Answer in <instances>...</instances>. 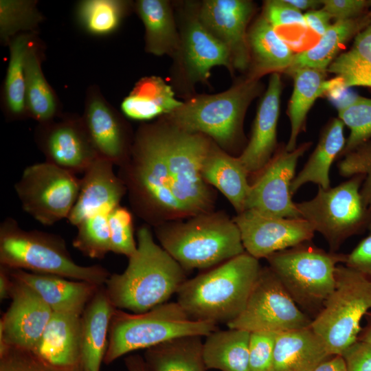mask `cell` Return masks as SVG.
Here are the masks:
<instances>
[{
    "mask_svg": "<svg viewBox=\"0 0 371 371\" xmlns=\"http://www.w3.org/2000/svg\"><path fill=\"white\" fill-rule=\"evenodd\" d=\"M358 339L371 343V313L368 314L367 322L364 327L362 328Z\"/></svg>",
    "mask_w": 371,
    "mask_h": 371,
    "instance_id": "55",
    "label": "cell"
},
{
    "mask_svg": "<svg viewBox=\"0 0 371 371\" xmlns=\"http://www.w3.org/2000/svg\"><path fill=\"white\" fill-rule=\"evenodd\" d=\"M261 15L276 31L280 27L292 25L304 30L308 28L304 14L285 0L265 1Z\"/></svg>",
    "mask_w": 371,
    "mask_h": 371,
    "instance_id": "46",
    "label": "cell"
},
{
    "mask_svg": "<svg viewBox=\"0 0 371 371\" xmlns=\"http://www.w3.org/2000/svg\"><path fill=\"white\" fill-rule=\"evenodd\" d=\"M0 265L10 269L61 276L104 285L109 271L101 265L82 266L71 258L60 236L25 230L12 217L0 225Z\"/></svg>",
    "mask_w": 371,
    "mask_h": 371,
    "instance_id": "3",
    "label": "cell"
},
{
    "mask_svg": "<svg viewBox=\"0 0 371 371\" xmlns=\"http://www.w3.org/2000/svg\"><path fill=\"white\" fill-rule=\"evenodd\" d=\"M326 71L336 75L341 89L371 87V23L356 35L351 48L338 55Z\"/></svg>",
    "mask_w": 371,
    "mask_h": 371,
    "instance_id": "38",
    "label": "cell"
},
{
    "mask_svg": "<svg viewBox=\"0 0 371 371\" xmlns=\"http://www.w3.org/2000/svg\"><path fill=\"white\" fill-rule=\"evenodd\" d=\"M183 102L175 96L171 87L157 76L140 79L123 100L121 109L128 117L147 120L161 115L170 114Z\"/></svg>",
    "mask_w": 371,
    "mask_h": 371,
    "instance_id": "34",
    "label": "cell"
},
{
    "mask_svg": "<svg viewBox=\"0 0 371 371\" xmlns=\"http://www.w3.org/2000/svg\"><path fill=\"white\" fill-rule=\"evenodd\" d=\"M48 363L63 369L81 366V316L53 313L32 350Z\"/></svg>",
    "mask_w": 371,
    "mask_h": 371,
    "instance_id": "23",
    "label": "cell"
},
{
    "mask_svg": "<svg viewBox=\"0 0 371 371\" xmlns=\"http://www.w3.org/2000/svg\"><path fill=\"white\" fill-rule=\"evenodd\" d=\"M311 146V142H305L293 151L284 146L273 154L250 184L245 210L280 218H302L292 200L291 185L299 159Z\"/></svg>",
    "mask_w": 371,
    "mask_h": 371,
    "instance_id": "13",
    "label": "cell"
},
{
    "mask_svg": "<svg viewBox=\"0 0 371 371\" xmlns=\"http://www.w3.org/2000/svg\"><path fill=\"white\" fill-rule=\"evenodd\" d=\"M314 371H346L341 355H333L320 363Z\"/></svg>",
    "mask_w": 371,
    "mask_h": 371,
    "instance_id": "51",
    "label": "cell"
},
{
    "mask_svg": "<svg viewBox=\"0 0 371 371\" xmlns=\"http://www.w3.org/2000/svg\"><path fill=\"white\" fill-rule=\"evenodd\" d=\"M346 254L326 251L309 242L279 251L266 258L269 267L296 304L315 316L335 284L337 267Z\"/></svg>",
    "mask_w": 371,
    "mask_h": 371,
    "instance_id": "7",
    "label": "cell"
},
{
    "mask_svg": "<svg viewBox=\"0 0 371 371\" xmlns=\"http://www.w3.org/2000/svg\"><path fill=\"white\" fill-rule=\"evenodd\" d=\"M346 371H371V343L357 339L341 355Z\"/></svg>",
    "mask_w": 371,
    "mask_h": 371,
    "instance_id": "47",
    "label": "cell"
},
{
    "mask_svg": "<svg viewBox=\"0 0 371 371\" xmlns=\"http://www.w3.org/2000/svg\"><path fill=\"white\" fill-rule=\"evenodd\" d=\"M261 269L258 260L245 252L186 280L177 302L194 319L227 324L244 309Z\"/></svg>",
    "mask_w": 371,
    "mask_h": 371,
    "instance_id": "2",
    "label": "cell"
},
{
    "mask_svg": "<svg viewBox=\"0 0 371 371\" xmlns=\"http://www.w3.org/2000/svg\"><path fill=\"white\" fill-rule=\"evenodd\" d=\"M363 175H355L333 188L318 187L310 200L295 203L301 217L337 252L349 238L368 229L370 213L360 192Z\"/></svg>",
    "mask_w": 371,
    "mask_h": 371,
    "instance_id": "9",
    "label": "cell"
},
{
    "mask_svg": "<svg viewBox=\"0 0 371 371\" xmlns=\"http://www.w3.org/2000/svg\"><path fill=\"white\" fill-rule=\"evenodd\" d=\"M344 265L359 271L371 281V234L346 254Z\"/></svg>",
    "mask_w": 371,
    "mask_h": 371,
    "instance_id": "49",
    "label": "cell"
},
{
    "mask_svg": "<svg viewBox=\"0 0 371 371\" xmlns=\"http://www.w3.org/2000/svg\"><path fill=\"white\" fill-rule=\"evenodd\" d=\"M304 20L308 27L313 30L319 36H322L330 26L331 15L323 8L312 10L304 14Z\"/></svg>",
    "mask_w": 371,
    "mask_h": 371,
    "instance_id": "50",
    "label": "cell"
},
{
    "mask_svg": "<svg viewBox=\"0 0 371 371\" xmlns=\"http://www.w3.org/2000/svg\"><path fill=\"white\" fill-rule=\"evenodd\" d=\"M260 89L258 80L248 77L225 91L193 97L165 117L172 126L227 148L242 135L246 110Z\"/></svg>",
    "mask_w": 371,
    "mask_h": 371,
    "instance_id": "6",
    "label": "cell"
},
{
    "mask_svg": "<svg viewBox=\"0 0 371 371\" xmlns=\"http://www.w3.org/2000/svg\"><path fill=\"white\" fill-rule=\"evenodd\" d=\"M155 233L161 247L185 270L214 267L245 252L236 224L221 213L156 225Z\"/></svg>",
    "mask_w": 371,
    "mask_h": 371,
    "instance_id": "4",
    "label": "cell"
},
{
    "mask_svg": "<svg viewBox=\"0 0 371 371\" xmlns=\"http://www.w3.org/2000/svg\"><path fill=\"white\" fill-rule=\"evenodd\" d=\"M254 8L247 0H207L197 11L203 26L228 49L233 68L249 67L247 27Z\"/></svg>",
    "mask_w": 371,
    "mask_h": 371,
    "instance_id": "18",
    "label": "cell"
},
{
    "mask_svg": "<svg viewBox=\"0 0 371 371\" xmlns=\"http://www.w3.org/2000/svg\"><path fill=\"white\" fill-rule=\"evenodd\" d=\"M281 91L280 76L277 72L272 73L259 104L249 143L238 157L249 174L260 171L273 155Z\"/></svg>",
    "mask_w": 371,
    "mask_h": 371,
    "instance_id": "21",
    "label": "cell"
},
{
    "mask_svg": "<svg viewBox=\"0 0 371 371\" xmlns=\"http://www.w3.org/2000/svg\"><path fill=\"white\" fill-rule=\"evenodd\" d=\"M80 186L76 174L44 161L26 167L14 189L23 210L49 226L68 218Z\"/></svg>",
    "mask_w": 371,
    "mask_h": 371,
    "instance_id": "11",
    "label": "cell"
},
{
    "mask_svg": "<svg viewBox=\"0 0 371 371\" xmlns=\"http://www.w3.org/2000/svg\"><path fill=\"white\" fill-rule=\"evenodd\" d=\"M331 356L310 326L277 333L271 371H314Z\"/></svg>",
    "mask_w": 371,
    "mask_h": 371,
    "instance_id": "25",
    "label": "cell"
},
{
    "mask_svg": "<svg viewBox=\"0 0 371 371\" xmlns=\"http://www.w3.org/2000/svg\"><path fill=\"white\" fill-rule=\"evenodd\" d=\"M0 371H83L55 367L30 350L0 346Z\"/></svg>",
    "mask_w": 371,
    "mask_h": 371,
    "instance_id": "44",
    "label": "cell"
},
{
    "mask_svg": "<svg viewBox=\"0 0 371 371\" xmlns=\"http://www.w3.org/2000/svg\"><path fill=\"white\" fill-rule=\"evenodd\" d=\"M370 23L371 13L354 19L337 20L320 36L316 45L295 54L290 67L284 72L302 68L326 71L341 47Z\"/></svg>",
    "mask_w": 371,
    "mask_h": 371,
    "instance_id": "30",
    "label": "cell"
},
{
    "mask_svg": "<svg viewBox=\"0 0 371 371\" xmlns=\"http://www.w3.org/2000/svg\"><path fill=\"white\" fill-rule=\"evenodd\" d=\"M175 57L190 83L205 81L216 66L234 69L227 48L203 26L197 12L184 21Z\"/></svg>",
    "mask_w": 371,
    "mask_h": 371,
    "instance_id": "19",
    "label": "cell"
},
{
    "mask_svg": "<svg viewBox=\"0 0 371 371\" xmlns=\"http://www.w3.org/2000/svg\"><path fill=\"white\" fill-rule=\"evenodd\" d=\"M113 164L97 157L80 179L78 199L67 218L77 226L86 218L100 212H111L120 205L126 188L113 170Z\"/></svg>",
    "mask_w": 371,
    "mask_h": 371,
    "instance_id": "20",
    "label": "cell"
},
{
    "mask_svg": "<svg viewBox=\"0 0 371 371\" xmlns=\"http://www.w3.org/2000/svg\"><path fill=\"white\" fill-rule=\"evenodd\" d=\"M338 116L350 130L345 146L339 157L371 140V99L355 97L337 108Z\"/></svg>",
    "mask_w": 371,
    "mask_h": 371,
    "instance_id": "40",
    "label": "cell"
},
{
    "mask_svg": "<svg viewBox=\"0 0 371 371\" xmlns=\"http://www.w3.org/2000/svg\"><path fill=\"white\" fill-rule=\"evenodd\" d=\"M128 371H146L144 358L139 355H132L124 359Z\"/></svg>",
    "mask_w": 371,
    "mask_h": 371,
    "instance_id": "53",
    "label": "cell"
},
{
    "mask_svg": "<svg viewBox=\"0 0 371 371\" xmlns=\"http://www.w3.org/2000/svg\"><path fill=\"white\" fill-rule=\"evenodd\" d=\"M250 332L230 328L212 332L203 343V355L207 369L221 371H250Z\"/></svg>",
    "mask_w": 371,
    "mask_h": 371,
    "instance_id": "36",
    "label": "cell"
},
{
    "mask_svg": "<svg viewBox=\"0 0 371 371\" xmlns=\"http://www.w3.org/2000/svg\"><path fill=\"white\" fill-rule=\"evenodd\" d=\"M323 9L337 20L359 17L370 5L366 0H322Z\"/></svg>",
    "mask_w": 371,
    "mask_h": 371,
    "instance_id": "48",
    "label": "cell"
},
{
    "mask_svg": "<svg viewBox=\"0 0 371 371\" xmlns=\"http://www.w3.org/2000/svg\"><path fill=\"white\" fill-rule=\"evenodd\" d=\"M337 168L339 175L344 177L359 175L365 176L360 192L371 216V140L344 155L339 161ZM368 230L371 232V218Z\"/></svg>",
    "mask_w": 371,
    "mask_h": 371,
    "instance_id": "42",
    "label": "cell"
},
{
    "mask_svg": "<svg viewBox=\"0 0 371 371\" xmlns=\"http://www.w3.org/2000/svg\"><path fill=\"white\" fill-rule=\"evenodd\" d=\"M250 54L249 78L258 79L267 73L285 71L294 53L278 32L260 15L247 34Z\"/></svg>",
    "mask_w": 371,
    "mask_h": 371,
    "instance_id": "28",
    "label": "cell"
},
{
    "mask_svg": "<svg viewBox=\"0 0 371 371\" xmlns=\"http://www.w3.org/2000/svg\"><path fill=\"white\" fill-rule=\"evenodd\" d=\"M277 333H250L249 364L250 371H271Z\"/></svg>",
    "mask_w": 371,
    "mask_h": 371,
    "instance_id": "45",
    "label": "cell"
},
{
    "mask_svg": "<svg viewBox=\"0 0 371 371\" xmlns=\"http://www.w3.org/2000/svg\"><path fill=\"white\" fill-rule=\"evenodd\" d=\"M171 192L180 216L209 212L212 195L201 169L212 139L161 123Z\"/></svg>",
    "mask_w": 371,
    "mask_h": 371,
    "instance_id": "10",
    "label": "cell"
},
{
    "mask_svg": "<svg viewBox=\"0 0 371 371\" xmlns=\"http://www.w3.org/2000/svg\"><path fill=\"white\" fill-rule=\"evenodd\" d=\"M201 172L204 181L221 191L238 214L245 210L249 173L238 157L229 155L212 141Z\"/></svg>",
    "mask_w": 371,
    "mask_h": 371,
    "instance_id": "26",
    "label": "cell"
},
{
    "mask_svg": "<svg viewBox=\"0 0 371 371\" xmlns=\"http://www.w3.org/2000/svg\"><path fill=\"white\" fill-rule=\"evenodd\" d=\"M134 10L145 28V50L155 56L177 54L180 44L174 16L169 1L138 0Z\"/></svg>",
    "mask_w": 371,
    "mask_h": 371,
    "instance_id": "32",
    "label": "cell"
},
{
    "mask_svg": "<svg viewBox=\"0 0 371 371\" xmlns=\"http://www.w3.org/2000/svg\"><path fill=\"white\" fill-rule=\"evenodd\" d=\"M38 34L23 33L8 44L9 60L1 90V107L6 119L29 118L25 92V58L29 45Z\"/></svg>",
    "mask_w": 371,
    "mask_h": 371,
    "instance_id": "33",
    "label": "cell"
},
{
    "mask_svg": "<svg viewBox=\"0 0 371 371\" xmlns=\"http://www.w3.org/2000/svg\"><path fill=\"white\" fill-rule=\"evenodd\" d=\"M245 252L259 260L272 254L309 242L315 231L302 218L271 216L245 210L233 218Z\"/></svg>",
    "mask_w": 371,
    "mask_h": 371,
    "instance_id": "15",
    "label": "cell"
},
{
    "mask_svg": "<svg viewBox=\"0 0 371 371\" xmlns=\"http://www.w3.org/2000/svg\"><path fill=\"white\" fill-rule=\"evenodd\" d=\"M12 284V278L7 268L0 267V297L4 300L9 297Z\"/></svg>",
    "mask_w": 371,
    "mask_h": 371,
    "instance_id": "52",
    "label": "cell"
},
{
    "mask_svg": "<svg viewBox=\"0 0 371 371\" xmlns=\"http://www.w3.org/2000/svg\"><path fill=\"white\" fill-rule=\"evenodd\" d=\"M83 124L98 157L121 167L128 160L134 138L119 112L96 85L86 91Z\"/></svg>",
    "mask_w": 371,
    "mask_h": 371,
    "instance_id": "16",
    "label": "cell"
},
{
    "mask_svg": "<svg viewBox=\"0 0 371 371\" xmlns=\"http://www.w3.org/2000/svg\"><path fill=\"white\" fill-rule=\"evenodd\" d=\"M371 310V281L359 271L340 264L333 291L310 327L331 355H341L358 339L363 317Z\"/></svg>",
    "mask_w": 371,
    "mask_h": 371,
    "instance_id": "8",
    "label": "cell"
},
{
    "mask_svg": "<svg viewBox=\"0 0 371 371\" xmlns=\"http://www.w3.org/2000/svg\"><path fill=\"white\" fill-rule=\"evenodd\" d=\"M137 237L126 269L111 274L104 286L115 308L141 313L167 302L186 280L185 269L155 242L148 226Z\"/></svg>",
    "mask_w": 371,
    "mask_h": 371,
    "instance_id": "1",
    "label": "cell"
},
{
    "mask_svg": "<svg viewBox=\"0 0 371 371\" xmlns=\"http://www.w3.org/2000/svg\"><path fill=\"white\" fill-rule=\"evenodd\" d=\"M311 321L266 267L261 269L244 309L227 326L250 333H280L308 327Z\"/></svg>",
    "mask_w": 371,
    "mask_h": 371,
    "instance_id": "12",
    "label": "cell"
},
{
    "mask_svg": "<svg viewBox=\"0 0 371 371\" xmlns=\"http://www.w3.org/2000/svg\"><path fill=\"white\" fill-rule=\"evenodd\" d=\"M11 278L12 302L1 318L0 346L32 350L53 311L32 288Z\"/></svg>",
    "mask_w": 371,
    "mask_h": 371,
    "instance_id": "17",
    "label": "cell"
},
{
    "mask_svg": "<svg viewBox=\"0 0 371 371\" xmlns=\"http://www.w3.org/2000/svg\"><path fill=\"white\" fill-rule=\"evenodd\" d=\"M34 141L45 161L74 174L84 173L97 158L81 116L62 114L38 124Z\"/></svg>",
    "mask_w": 371,
    "mask_h": 371,
    "instance_id": "14",
    "label": "cell"
},
{
    "mask_svg": "<svg viewBox=\"0 0 371 371\" xmlns=\"http://www.w3.org/2000/svg\"><path fill=\"white\" fill-rule=\"evenodd\" d=\"M111 251L128 258L136 251L137 244L133 236V216L130 211L118 205L108 214Z\"/></svg>",
    "mask_w": 371,
    "mask_h": 371,
    "instance_id": "43",
    "label": "cell"
},
{
    "mask_svg": "<svg viewBox=\"0 0 371 371\" xmlns=\"http://www.w3.org/2000/svg\"><path fill=\"white\" fill-rule=\"evenodd\" d=\"M201 336L170 339L146 350V371H206Z\"/></svg>",
    "mask_w": 371,
    "mask_h": 371,
    "instance_id": "35",
    "label": "cell"
},
{
    "mask_svg": "<svg viewBox=\"0 0 371 371\" xmlns=\"http://www.w3.org/2000/svg\"><path fill=\"white\" fill-rule=\"evenodd\" d=\"M44 52L45 46L36 35L25 58V92L29 118L38 124L52 121L63 114L60 101L43 71Z\"/></svg>",
    "mask_w": 371,
    "mask_h": 371,
    "instance_id": "27",
    "label": "cell"
},
{
    "mask_svg": "<svg viewBox=\"0 0 371 371\" xmlns=\"http://www.w3.org/2000/svg\"><path fill=\"white\" fill-rule=\"evenodd\" d=\"M107 212L90 216L76 227L77 234L73 246L85 256L102 259L111 251L110 232Z\"/></svg>",
    "mask_w": 371,
    "mask_h": 371,
    "instance_id": "41",
    "label": "cell"
},
{
    "mask_svg": "<svg viewBox=\"0 0 371 371\" xmlns=\"http://www.w3.org/2000/svg\"><path fill=\"white\" fill-rule=\"evenodd\" d=\"M370 6H371V1H369Z\"/></svg>",
    "mask_w": 371,
    "mask_h": 371,
    "instance_id": "56",
    "label": "cell"
},
{
    "mask_svg": "<svg viewBox=\"0 0 371 371\" xmlns=\"http://www.w3.org/2000/svg\"><path fill=\"white\" fill-rule=\"evenodd\" d=\"M116 308L101 286L81 315V366L83 371H100L106 352L109 330Z\"/></svg>",
    "mask_w": 371,
    "mask_h": 371,
    "instance_id": "24",
    "label": "cell"
},
{
    "mask_svg": "<svg viewBox=\"0 0 371 371\" xmlns=\"http://www.w3.org/2000/svg\"><path fill=\"white\" fill-rule=\"evenodd\" d=\"M285 1L299 10H315L322 5V0H285Z\"/></svg>",
    "mask_w": 371,
    "mask_h": 371,
    "instance_id": "54",
    "label": "cell"
},
{
    "mask_svg": "<svg viewBox=\"0 0 371 371\" xmlns=\"http://www.w3.org/2000/svg\"><path fill=\"white\" fill-rule=\"evenodd\" d=\"M326 72L316 69L302 68L288 73L293 78V90L288 108L291 131L285 146L287 151H293L297 148L298 135L305 128L307 114L315 100L340 85L337 78L326 80Z\"/></svg>",
    "mask_w": 371,
    "mask_h": 371,
    "instance_id": "29",
    "label": "cell"
},
{
    "mask_svg": "<svg viewBox=\"0 0 371 371\" xmlns=\"http://www.w3.org/2000/svg\"><path fill=\"white\" fill-rule=\"evenodd\" d=\"M44 19L36 0H1V44L8 46L20 34H38L39 25Z\"/></svg>",
    "mask_w": 371,
    "mask_h": 371,
    "instance_id": "39",
    "label": "cell"
},
{
    "mask_svg": "<svg viewBox=\"0 0 371 371\" xmlns=\"http://www.w3.org/2000/svg\"><path fill=\"white\" fill-rule=\"evenodd\" d=\"M216 330L217 324L213 322L191 318L177 302H167L141 313L115 308L103 362L109 365L135 350L178 337L207 336Z\"/></svg>",
    "mask_w": 371,
    "mask_h": 371,
    "instance_id": "5",
    "label": "cell"
},
{
    "mask_svg": "<svg viewBox=\"0 0 371 371\" xmlns=\"http://www.w3.org/2000/svg\"><path fill=\"white\" fill-rule=\"evenodd\" d=\"M10 275L32 288L53 313L81 316L101 286L86 281L58 276L8 269Z\"/></svg>",
    "mask_w": 371,
    "mask_h": 371,
    "instance_id": "22",
    "label": "cell"
},
{
    "mask_svg": "<svg viewBox=\"0 0 371 371\" xmlns=\"http://www.w3.org/2000/svg\"><path fill=\"white\" fill-rule=\"evenodd\" d=\"M344 126L340 119L334 118L324 127L313 153L292 181V195L308 183H315L323 189L330 188L331 166L346 144Z\"/></svg>",
    "mask_w": 371,
    "mask_h": 371,
    "instance_id": "31",
    "label": "cell"
},
{
    "mask_svg": "<svg viewBox=\"0 0 371 371\" xmlns=\"http://www.w3.org/2000/svg\"><path fill=\"white\" fill-rule=\"evenodd\" d=\"M134 3L123 0H81L74 9L77 25L86 34L106 37L114 34Z\"/></svg>",
    "mask_w": 371,
    "mask_h": 371,
    "instance_id": "37",
    "label": "cell"
}]
</instances>
